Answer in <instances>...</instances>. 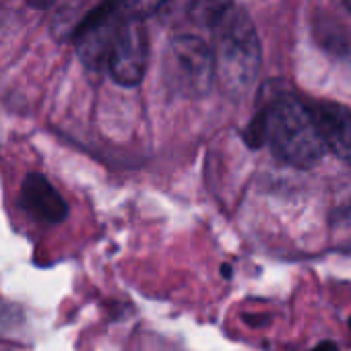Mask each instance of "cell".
<instances>
[{"mask_svg":"<svg viewBox=\"0 0 351 351\" xmlns=\"http://www.w3.org/2000/svg\"><path fill=\"white\" fill-rule=\"evenodd\" d=\"M252 145H269L271 151L293 167H312L326 151L312 106L291 93L275 95L248 130Z\"/></svg>","mask_w":351,"mask_h":351,"instance_id":"1","label":"cell"},{"mask_svg":"<svg viewBox=\"0 0 351 351\" xmlns=\"http://www.w3.org/2000/svg\"><path fill=\"white\" fill-rule=\"evenodd\" d=\"M211 29H215V77L232 91H244L256 77L261 48L248 15L230 9Z\"/></svg>","mask_w":351,"mask_h":351,"instance_id":"2","label":"cell"},{"mask_svg":"<svg viewBox=\"0 0 351 351\" xmlns=\"http://www.w3.org/2000/svg\"><path fill=\"white\" fill-rule=\"evenodd\" d=\"M169 81L186 95H205L215 81L213 50L195 36L176 38L167 52Z\"/></svg>","mask_w":351,"mask_h":351,"instance_id":"3","label":"cell"},{"mask_svg":"<svg viewBox=\"0 0 351 351\" xmlns=\"http://www.w3.org/2000/svg\"><path fill=\"white\" fill-rule=\"evenodd\" d=\"M128 17L130 13L126 11L124 0H106L83 19L75 32V46L89 69L97 71L106 66L116 36Z\"/></svg>","mask_w":351,"mask_h":351,"instance_id":"4","label":"cell"},{"mask_svg":"<svg viewBox=\"0 0 351 351\" xmlns=\"http://www.w3.org/2000/svg\"><path fill=\"white\" fill-rule=\"evenodd\" d=\"M147 32L143 27V19L128 17L120 27L116 42L110 50L106 69L112 79L124 87H134L141 83L147 69Z\"/></svg>","mask_w":351,"mask_h":351,"instance_id":"5","label":"cell"},{"mask_svg":"<svg viewBox=\"0 0 351 351\" xmlns=\"http://www.w3.org/2000/svg\"><path fill=\"white\" fill-rule=\"evenodd\" d=\"M312 112L324 147L351 165V110L335 101H318Z\"/></svg>","mask_w":351,"mask_h":351,"instance_id":"6","label":"cell"},{"mask_svg":"<svg viewBox=\"0 0 351 351\" xmlns=\"http://www.w3.org/2000/svg\"><path fill=\"white\" fill-rule=\"evenodd\" d=\"M21 205L34 219L44 223H60L69 215L64 199L42 173H29L23 180Z\"/></svg>","mask_w":351,"mask_h":351,"instance_id":"7","label":"cell"},{"mask_svg":"<svg viewBox=\"0 0 351 351\" xmlns=\"http://www.w3.org/2000/svg\"><path fill=\"white\" fill-rule=\"evenodd\" d=\"M232 7H234V0H193L191 15L195 23L213 27Z\"/></svg>","mask_w":351,"mask_h":351,"instance_id":"8","label":"cell"},{"mask_svg":"<svg viewBox=\"0 0 351 351\" xmlns=\"http://www.w3.org/2000/svg\"><path fill=\"white\" fill-rule=\"evenodd\" d=\"M163 3L165 0H124L126 11L130 13V17H136V19H143L155 13L157 9L163 7Z\"/></svg>","mask_w":351,"mask_h":351,"instance_id":"9","label":"cell"},{"mask_svg":"<svg viewBox=\"0 0 351 351\" xmlns=\"http://www.w3.org/2000/svg\"><path fill=\"white\" fill-rule=\"evenodd\" d=\"M312 351H339V347H337L332 341H322V343H318Z\"/></svg>","mask_w":351,"mask_h":351,"instance_id":"10","label":"cell"},{"mask_svg":"<svg viewBox=\"0 0 351 351\" xmlns=\"http://www.w3.org/2000/svg\"><path fill=\"white\" fill-rule=\"evenodd\" d=\"M29 3H32L34 7H44V5L50 3V0H29Z\"/></svg>","mask_w":351,"mask_h":351,"instance_id":"11","label":"cell"},{"mask_svg":"<svg viewBox=\"0 0 351 351\" xmlns=\"http://www.w3.org/2000/svg\"><path fill=\"white\" fill-rule=\"evenodd\" d=\"M343 3H345V7H347V9L351 11V0H343Z\"/></svg>","mask_w":351,"mask_h":351,"instance_id":"12","label":"cell"},{"mask_svg":"<svg viewBox=\"0 0 351 351\" xmlns=\"http://www.w3.org/2000/svg\"><path fill=\"white\" fill-rule=\"evenodd\" d=\"M349 328H351V318H349Z\"/></svg>","mask_w":351,"mask_h":351,"instance_id":"13","label":"cell"}]
</instances>
